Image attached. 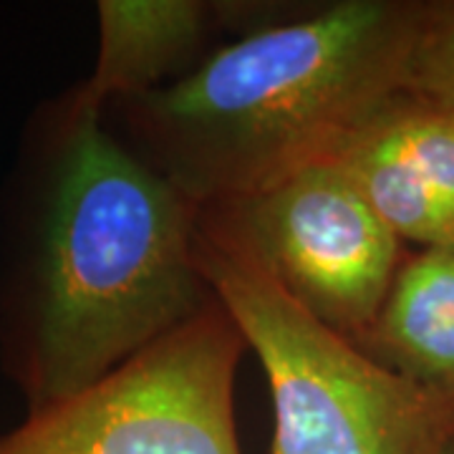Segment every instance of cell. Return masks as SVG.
Listing matches in <instances>:
<instances>
[{
  "label": "cell",
  "mask_w": 454,
  "mask_h": 454,
  "mask_svg": "<svg viewBox=\"0 0 454 454\" xmlns=\"http://www.w3.org/2000/svg\"><path fill=\"white\" fill-rule=\"evenodd\" d=\"M5 333L28 411L94 384L212 301L200 205L71 91L56 114Z\"/></svg>",
  "instance_id": "obj_1"
},
{
  "label": "cell",
  "mask_w": 454,
  "mask_h": 454,
  "mask_svg": "<svg viewBox=\"0 0 454 454\" xmlns=\"http://www.w3.org/2000/svg\"><path fill=\"white\" fill-rule=\"evenodd\" d=\"M427 0H339L215 46L177 82L114 104L127 145L195 205L336 160L406 89Z\"/></svg>",
  "instance_id": "obj_2"
},
{
  "label": "cell",
  "mask_w": 454,
  "mask_h": 454,
  "mask_svg": "<svg viewBox=\"0 0 454 454\" xmlns=\"http://www.w3.org/2000/svg\"><path fill=\"white\" fill-rule=\"evenodd\" d=\"M197 268L265 372L270 454H434L454 422L439 399L295 303L210 210L197 215Z\"/></svg>",
  "instance_id": "obj_3"
},
{
  "label": "cell",
  "mask_w": 454,
  "mask_h": 454,
  "mask_svg": "<svg viewBox=\"0 0 454 454\" xmlns=\"http://www.w3.org/2000/svg\"><path fill=\"white\" fill-rule=\"evenodd\" d=\"M243 333L212 298L190 321L0 434V454H243Z\"/></svg>",
  "instance_id": "obj_4"
},
{
  "label": "cell",
  "mask_w": 454,
  "mask_h": 454,
  "mask_svg": "<svg viewBox=\"0 0 454 454\" xmlns=\"http://www.w3.org/2000/svg\"><path fill=\"white\" fill-rule=\"evenodd\" d=\"M200 207L230 227L295 303L356 343L406 258V245L333 160Z\"/></svg>",
  "instance_id": "obj_5"
},
{
  "label": "cell",
  "mask_w": 454,
  "mask_h": 454,
  "mask_svg": "<svg viewBox=\"0 0 454 454\" xmlns=\"http://www.w3.org/2000/svg\"><path fill=\"white\" fill-rule=\"evenodd\" d=\"M333 162L404 245H454V109L402 89Z\"/></svg>",
  "instance_id": "obj_6"
},
{
  "label": "cell",
  "mask_w": 454,
  "mask_h": 454,
  "mask_svg": "<svg viewBox=\"0 0 454 454\" xmlns=\"http://www.w3.org/2000/svg\"><path fill=\"white\" fill-rule=\"evenodd\" d=\"M232 13L210 0H101L98 46L76 98L106 112L187 76L207 53L212 33Z\"/></svg>",
  "instance_id": "obj_7"
},
{
  "label": "cell",
  "mask_w": 454,
  "mask_h": 454,
  "mask_svg": "<svg viewBox=\"0 0 454 454\" xmlns=\"http://www.w3.org/2000/svg\"><path fill=\"white\" fill-rule=\"evenodd\" d=\"M358 346L419 389L454 402V245L406 253Z\"/></svg>",
  "instance_id": "obj_8"
},
{
  "label": "cell",
  "mask_w": 454,
  "mask_h": 454,
  "mask_svg": "<svg viewBox=\"0 0 454 454\" xmlns=\"http://www.w3.org/2000/svg\"><path fill=\"white\" fill-rule=\"evenodd\" d=\"M406 89L454 109V0H427Z\"/></svg>",
  "instance_id": "obj_9"
},
{
  "label": "cell",
  "mask_w": 454,
  "mask_h": 454,
  "mask_svg": "<svg viewBox=\"0 0 454 454\" xmlns=\"http://www.w3.org/2000/svg\"><path fill=\"white\" fill-rule=\"evenodd\" d=\"M434 454H454V422H452V427L444 432V437H442V442L437 444Z\"/></svg>",
  "instance_id": "obj_10"
}]
</instances>
